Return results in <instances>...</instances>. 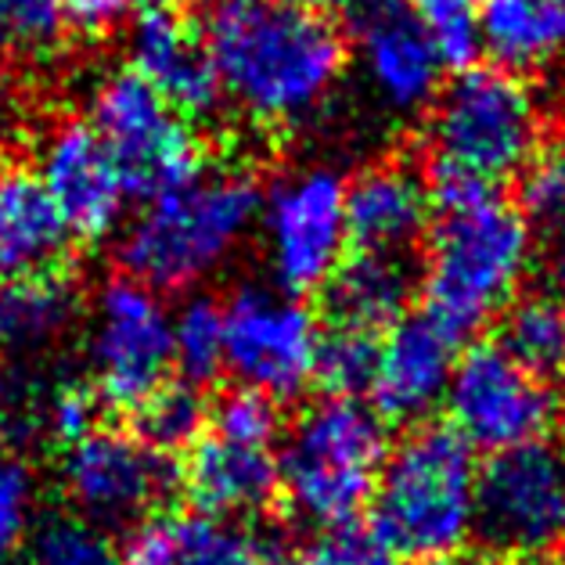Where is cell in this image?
Instances as JSON below:
<instances>
[{"label":"cell","mask_w":565,"mask_h":565,"mask_svg":"<svg viewBox=\"0 0 565 565\" xmlns=\"http://www.w3.org/2000/svg\"><path fill=\"white\" fill-rule=\"evenodd\" d=\"M202 36L224 98L264 130L307 122L347 68L335 22L299 0H210Z\"/></svg>","instance_id":"1"},{"label":"cell","mask_w":565,"mask_h":565,"mask_svg":"<svg viewBox=\"0 0 565 565\" xmlns=\"http://www.w3.org/2000/svg\"><path fill=\"white\" fill-rule=\"evenodd\" d=\"M429 195L436 220L425 234V313L454 335H468L522 296L536 264V238L515 202L468 173L436 167Z\"/></svg>","instance_id":"2"},{"label":"cell","mask_w":565,"mask_h":565,"mask_svg":"<svg viewBox=\"0 0 565 565\" xmlns=\"http://www.w3.org/2000/svg\"><path fill=\"white\" fill-rule=\"evenodd\" d=\"M264 210V188L238 167L202 170L195 181L141 202L119 238V264L156 292L195 288L238 253Z\"/></svg>","instance_id":"3"},{"label":"cell","mask_w":565,"mask_h":565,"mask_svg":"<svg viewBox=\"0 0 565 565\" xmlns=\"http://www.w3.org/2000/svg\"><path fill=\"white\" fill-rule=\"evenodd\" d=\"M479 461L450 425H411L385 454L371 530L396 558H454L476 536Z\"/></svg>","instance_id":"4"},{"label":"cell","mask_w":565,"mask_h":565,"mask_svg":"<svg viewBox=\"0 0 565 565\" xmlns=\"http://www.w3.org/2000/svg\"><path fill=\"white\" fill-rule=\"evenodd\" d=\"M390 454L385 422L361 396H328L285 429L278 450V498L313 530L356 522L371 508Z\"/></svg>","instance_id":"5"},{"label":"cell","mask_w":565,"mask_h":565,"mask_svg":"<svg viewBox=\"0 0 565 565\" xmlns=\"http://www.w3.org/2000/svg\"><path fill=\"white\" fill-rule=\"evenodd\" d=\"M429 148L436 167L498 188L530 170L544 148V105L522 73L468 65L439 87L429 105Z\"/></svg>","instance_id":"6"},{"label":"cell","mask_w":565,"mask_h":565,"mask_svg":"<svg viewBox=\"0 0 565 565\" xmlns=\"http://www.w3.org/2000/svg\"><path fill=\"white\" fill-rule=\"evenodd\" d=\"M87 122L113 156L130 199L151 202L205 170V148L191 119L134 68H113L94 84Z\"/></svg>","instance_id":"7"},{"label":"cell","mask_w":565,"mask_h":565,"mask_svg":"<svg viewBox=\"0 0 565 565\" xmlns=\"http://www.w3.org/2000/svg\"><path fill=\"white\" fill-rule=\"evenodd\" d=\"M224 371L270 399H292L313 382L321 321L281 285H238L224 299Z\"/></svg>","instance_id":"8"},{"label":"cell","mask_w":565,"mask_h":565,"mask_svg":"<svg viewBox=\"0 0 565 565\" xmlns=\"http://www.w3.org/2000/svg\"><path fill=\"white\" fill-rule=\"evenodd\" d=\"M87 361L102 404L137 407L170 382L173 310L151 285L119 274L94 296L87 324Z\"/></svg>","instance_id":"9"},{"label":"cell","mask_w":565,"mask_h":565,"mask_svg":"<svg viewBox=\"0 0 565 565\" xmlns=\"http://www.w3.org/2000/svg\"><path fill=\"white\" fill-rule=\"evenodd\" d=\"M565 533V450L551 439L479 465L476 536L498 558L530 562Z\"/></svg>","instance_id":"10"},{"label":"cell","mask_w":565,"mask_h":565,"mask_svg":"<svg viewBox=\"0 0 565 565\" xmlns=\"http://www.w3.org/2000/svg\"><path fill=\"white\" fill-rule=\"evenodd\" d=\"M58 482L68 512L98 522L102 530H134L167 504L181 482V468L130 429L98 425L62 447Z\"/></svg>","instance_id":"11"},{"label":"cell","mask_w":565,"mask_h":565,"mask_svg":"<svg viewBox=\"0 0 565 565\" xmlns=\"http://www.w3.org/2000/svg\"><path fill=\"white\" fill-rule=\"evenodd\" d=\"M444 404L450 429L487 454L541 444L562 411L551 382L512 361L498 342H479L458 356Z\"/></svg>","instance_id":"12"},{"label":"cell","mask_w":565,"mask_h":565,"mask_svg":"<svg viewBox=\"0 0 565 565\" xmlns=\"http://www.w3.org/2000/svg\"><path fill=\"white\" fill-rule=\"evenodd\" d=\"M259 231L274 281L296 296L324 288L342 267L350 245L342 177L324 167L281 177L264 191Z\"/></svg>","instance_id":"13"},{"label":"cell","mask_w":565,"mask_h":565,"mask_svg":"<svg viewBox=\"0 0 565 565\" xmlns=\"http://www.w3.org/2000/svg\"><path fill=\"white\" fill-rule=\"evenodd\" d=\"M33 170L76 242H105L119 231L130 191L87 119L51 122L36 145Z\"/></svg>","instance_id":"14"},{"label":"cell","mask_w":565,"mask_h":565,"mask_svg":"<svg viewBox=\"0 0 565 565\" xmlns=\"http://www.w3.org/2000/svg\"><path fill=\"white\" fill-rule=\"evenodd\" d=\"M130 68L145 76L184 119H210L224 102L202 22L184 0H134Z\"/></svg>","instance_id":"15"},{"label":"cell","mask_w":565,"mask_h":565,"mask_svg":"<svg viewBox=\"0 0 565 565\" xmlns=\"http://www.w3.org/2000/svg\"><path fill=\"white\" fill-rule=\"evenodd\" d=\"M458 342L433 313H407L379 342V364L371 379V407L382 422L422 425L447 399L458 367Z\"/></svg>","instance_id":"16"},{"label":"cell","mask_w":565,"mask_h":565,"mask_svg":"<svg viewBox=\"0 0 565 565\" xmlns=\"http://www.w3.org/2000/svg\"><path fill=\"white\" fill-rule=\"evenodd\" d=\"M356 47L371 90L393 113H422L444 87V62L404 0H367Z\"/></svg>","instance_id":"17"},{"label":"cell","mask_w":565,"mask_h":565,"mask_svg":"<svg viewBox=\"0 0 565 565\" xmlns=\"http://www.w3.org/2000/svg\"><path fill=\"white\" fill-rule=\"evenodd\" d=\"M278 450L281 444H259V439L205 429L184 458L181 487L199 512L249 519L278 498Z\"/></svg>","instance_id":"18"},{"label":"cell","mask_w":565,"mask_h":565,"mask_svg":"<svg viewBox=\"0 0 565 565\" xmlns=\"http://www.w3.org/2000/svg\"><path fill=\"white\" fill-rule=\"evenodd\" d=\"M429 184L407 162H375L347 184V231L353 253L407 256L429 234Z\"/></svg>","instance_id":"19"},{"label":"cell","mask_w":565,"mask_h":565,"mask_svg":"<svg viewBox=\"0 0 565 565\" xmlns=\"http://www.w3.org/2000/svg\"><path fill=\"white\" fill-rule=\"evenodd\" d=\"M73 242L40 173L25 162H0V274L30 278L62 270Z\"/></svg>","instance_id":"20"},{"label":"cell","mask_w":565,"mask_h":565,"mask_svg":"<svg viewBox=\"0 0 565 565\" xmlns=\"http://www.w3.org/2000/svg\"><path fill=\"white\" fill-rule=\"evenodd\" d=\"M411 292H415V278H411L407 256L379 253L347 256L324 285L332 324L367 335H385L396 321H404Z\"/></svg>","instance_id":"21"},{"label":"cell","mask_w":565,"mask_h":565,"mask_svg":"<svg viewBox=\"0 0 565 565\" xmlns=\"http://www.w3.org/2000/svg\"><path fill=\"white\" fill-rule=\"evenodd\" d=\"M482 51L512 73L547 68L565 58V0H487Z\"/></svg>","instance_id":"22"},{"label":"cell","mask_w":565,"mask_h":565,"mask_svg":"<svg viewBox=\"0 0 565 565\" xmlns=\"http://www.w3.org/2000/svg\"><path fill=\"white\" fill-rule=\"evenodd\" d=\"M167 565H274V544L249 519L210 512L162 515Z\"/></svg>","instance_id":"23"},{"label":"cell","mask_w":565,"mask_h":565,"mask_svg":"<svg viewBox=\"0 0 565 565\" xmlns=\"http://www.w3.org/2000/svg\"><path fill=\"white\" fill-rule=\"evenodd\" d=\"M76 307V288L62 270L11 278V285H4V347H47V342H54L73 324Z\"/></svg>","instance_id":"24"},{"label":"cell","mask_w":565,"mask_h":565,"mask_svg":"<svg viewBox=\"0 0 565 565\" xmlns=\"http://www.w3.org/2000/svg\"><path fill=\"white\" fill-rule=\"evenodd\" d=\"M498 347L541 379L565 371V310L555 296H519L501 313Z\"/></svg>","instance_id":"25"},{"label":"cell","mask_w":565,"mask_h":565,"mask_svg":"<svg viewBox=\"0 0 565 565\" xmlns=\"http://www.w3.org/2000/svg\"><path fill=\"white\" fill-rule=\"evenodd\" d=\"M210 425V404L202 399L199 385L191 382H162L134 407V436H141L159 454L191 450Z\"/></svg>","instance_id":"26"},{"label":"cell","mask_w":565,"mask_h":565,"mask_svg":"<svg viewBox=\"0 0 565 565\" xmlns=\"http://www.w3.org/2000/svg\"><path fill=\"white\" fill-rule=\"evenodd\" d=\"M19 565H119L113 533L76 512L36 515L19 551Z\"/></svg>","instance_id":"27"},{"label":"cell","mask_w":565,"mask_h":565,"mask_svg":"<svg viewBox=\"0 0 565 565\" xmlns=\"http://www.w3.org/2000/svg\"><path fill=\"white\" fill-rule=\"evenodd\" d=\"M224 302L213 296H188L173 310V367L191 385L213 382L224 371Z\"/></svg>","instance_id":"28"},{"label":"cell","mask_w":565,"mask_h":565,"mask_svg":"<svg viewBox=\"0 0 565 565\" xmlns=\"http://www.w3.org/2000/svg\"><path fill=\"white\" fill-rule=\"evenodd\" d=\"M379 342L382 335L328 324L321 332V347H317L313 382H321L328 396L367 393L371 379H375V364H379Z\"/></svg>","instance_id":"29"},{"label":"cell","mask_w":565,"mask_h":565,"mask_svg":"<svg viewBox=\"0 0 565 565\" xmlns=\"http://www.w3.org/2000/svg\"><path fill=\"white\" fill-rule=\"evenodd\" d=\"M404 4L433 40L444 68L461 73L476 65L482 51V11L476 0H404Z\"/></svg>","instance_id":"30"},{"label":"cell","mask_w":565,"mask_h":565,"mask_svg":"<svg viewBox=\"0 0 565 565\" xmlns=\"http://www.w3.org/2000/svg\"><path fill=\"white\" fill-rule=\"evenodd\" d=\"M68 36L65 0H0V47L51 58Z\"/></svg>","instance_id":"31"},{"label":"cell","mask_w":565,"mask_h":565,"mask_svg":"<svg viewBox=\"0 0 565 565\" xmlns=\"http://www.w3.org/2000/svg\"><path fill=\"white\" fill-rule=\"evenodd\" d=\"M36 522V476L15 450H0V565L19 558Z\"/></svg>","instance_id":"32"},{"label":"cell","mask_w":565,"mask_h":565,"mask_svg":"<svg viewBox=\"0 0 565 565\" xmlns=\"http://www.w3.org/2000/svg\"><path fill=\"white\" fill-rule=\"evenodd\" d=\"M47 390L40 379L19 367H0V450L30 444L44 433Z\"/></svg>","instance_id":"33"},{"label":"cell","mask_w":565,"mask_h":565,"mask_svg":"<svg viewBox=\"0 0 565 565\" xmlns=\"http://www.w3.org/2000/svg\"><path fill=\"white\" fill-rule=\"evenodd\" d=\"M299 565H396V555L371 526L342 522V526L317 530Z\"/></svg>","instance_id":"34"},{"label":"cell","mask_w":565,"mask_h":565,"mask_svg":"<svg viewBox=\"0 0 565 565\" xmlns=\"http://www.w3.org/2000/svg\"><path fill=\"white\" fill-rule=\"evenodd\" d=\"M98 411L102 396L94 393V385L84 382H58L47 390V407H44V433L54 444H76L79 436L98 429Z\"/></svg>","instance_id":"35"},{"label":"cell","mask_w":565,"mask_h":565,"mask_svg":"<svg viewBox=\"0 0 565 565\" xmlns=\"http://www.w3.org/2000/svg\"><path fill=\"white\" fill-rule=\"evenodd\" d=\"M522 202L533 216L565 227V137L541 148L522 181Z\"/></svg>","instance_id":"36"},{"label":"cell","mask_w":565,"mask_h":565,"mask_svg":"<svg viewBox=\"0 0 565 565\" xmlns=\"http://www.w3.org/2000/svg\"><path fill=\"white\" fill-rule=\"evenodd\" d=\"M134 0H65L68 33L76 40H102L130 19Z\"/></svg>","instance_id":"37"},{"label":"cell","mask_w":565,"mask_h":565,"mask_svg":"<svg viewBox=\"0 0 565 565\" xmlns=\"http://www.w3.org/2000/svg\"><path fill=\"white\" fill-rule=\"evenodd\" d=\"M547 285H551V296L562 302L565 310V227L551 245V256H547Z\"/></svg>","instance_id":"38"},{"label":"cell","mask_w":565,"mask_h":565,"mask_svg":"<svg viewBox=\"0 0 565 565\" xmlns=\"http://www.w3.org/2000/svg\"><path fill=\"white\" fill-rule=\"evenodd\" d=\"M299 4H310V8H317V11H324V8H335V11H361L367 0H299Z\"/></svg>","instance_id":"39"},{"label":"cell","mask_w":565,"mask_h":565,"mask_svg":"<svg viewBox=\"0 0 565 565\" xmlns=\"http://www.w3.org/2000/svg\"><path fill=\"white\" fill-rule=\"evenodd\" d=\"M415 565H472V562H461L454 555V558H433V562H415Z\"/></svg>","instance_id":"40"},{"label":"cell","mask_w":565,"mask_h":565,"mask_svg":"<svg viewBox=\"0 0 565 565\" xmlns=\"http://www.w3.org/2000/svg\"><path fill=\"white\" fill-rule=\"evenodd\" d=\"M0 347H4V281H0Z\"/></svg>","instance_id":"41"},{"label":"cell","mask_w":565,"mask_h":565,"mask_svg":"<svg viewBox=\"0 0 565 565\" xmlns=\"http://www.w3.org/2000/svg\"><path fill=\"white\" fill-rule=\"evenodd\" d=\"M558 551H562V565H565V533H562V541H558Z\"/></svg>","instance_id":"42"}]
</instances>
